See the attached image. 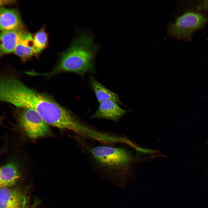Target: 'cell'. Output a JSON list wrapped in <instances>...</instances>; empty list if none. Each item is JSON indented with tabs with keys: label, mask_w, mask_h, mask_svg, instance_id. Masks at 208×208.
Masks as SVG:
<instances>
[{
	"label": "cell",
	"mask_w": 208,
	"mask_h": 208,
	"mask_svg": "<svg viewBox=\"0 0 208 208\" xmlns=\"http://www.w3.org/2000/svg\"><path fill=\"white\" fill-rule=\"evenodd\" d=\"M24 29L2 31L0 34V51L2 54L14 52L23 35Z\"/></svg>",
	"instance_id": "cell-10"
},
{
	"label": "cell",
	"mask_w": 208,
	"mask_h": 208,
	"mask_svg": "<svg viewBox=\"0 0 208 208\" xmlns=\"http://www.w3.org/2000/svg\"><path fill=\"white\" fill-rule=\"evenodd\" d=\"M14 53L24 60L37 54L34 44L33 37L30 33L26 32L23 35Z\"/></svg>",
	"instance_id": "cell-11"
},
{
	"label": "cell",
	"mask_w": 208,
	"mask_h": 208,
	"mask_svg": "<svg viewBox=\"0 0 208 208\" xmlns=\"http://www.w3.org/2000/svg\"><path fill=\"white\" fill-rule=\"evenodd\" d=\"M0 100L18 108L33 109L48 125L60 129L69 130L76 120L71 111L50 97L26 86L13 75L1 77Z\"/></svg>",
	"instance_id": "cell-1"
},
{
	"label": "cell",
	"mask_w": 208,
	"mask_h": 208,
	"mask_svg": "<svg viewBox=\"0 0 208 208\" xmlns=\"http://www.w3.org/2000/svg\"><path fill=\"white\" fill-rule=\"evenodd\" d=\"M38 203H37L35 202L34 203V204H33L31 208H35V207L37 205Z\"/></svg>",
	"instance_id": "cell-15"
},
{
	"label": "cell",
	"mask_w": 208,
	"mask_h": 208,
	"mask_svg": "<svg viewBox=\"0 0 208 208\" xmlns=\"http://www.w3.org/2000/svg\"><path fill=\"white\" fill-rule=\"evenodd\" d=\"M195 8L199 11H206L208 10V0L201 1L197 3Z\"/></svg>",
	"instance_id": "cell-14"
},
{
	"label": "cell",
	"mask_w": 208,
	"mask_h": 208,
	"mask_svg": "<svg viewBox=\"0 0 208 208\" xmlns=\"http://www.w3.org/2000/svg\"><path fill=\"white\" fill-rule=\"evenodd\" d=\"M27 196L18 188L0 187V208H27Z\"/></svg>",
	"instance_id": "cell-6"
},
{
	"label": "cell",
	"mask_w": 208,
	"mask_h": 208,
	"mask_svg": "<svg viewBox=\"0 0 208 208\" xmlns=\"http://www.w3.org/2000/svg\"><path fill=\"white\" fill-rule=\"evenodd\" d=\"M117 103L111 100H106L100 103L98 108L92 117L93 118L108 119L117 121L128 110L120 107Z\"/></svg>",
	"instance_id": "cell-7"
},
{
	"label": "cell",
	"mask_w": 208,
	"mask_h": 208,
	"mask_svg": "<svg viewBox=\"0 0 208 208\" xmlns=\"http://www.w3.org/2000/svg\"><path fill=\"white\" fill-rule=\"evenodd\" d=\"M91 86L98 102L111 100L118 104H122L118 94L109 90L93 78L90 79Z\"/></svg>",
	"instance_id": "cell-12"
},
{
	"label": "cell",
	"mask_w": 208,
	"mask_h": 208,
	"mask_svg": "<svg viewBox=\"0 0 208 208\" xmlns=\"http://www.w3.org/2000/svg\"><path fill=\"white\" fill-rule=\"evenodd\" d=\"M90 151L97 163L108 170L125 168L132 160L129 152L122 148L98 146L92 148Z\"/></svg>",
	"instance_id": "cell-4"
},
{
	"label": "cell",
	"mask_w": 208,
	"mask_h": 208,
	"mask_svg": "<svg viewBox=\"0 0 208 208\" xmlns=\"http://www.w3.org/2000/svg\"><path fill=\"white\" fill-rule=\"evenodd\" d=\"M207 23L208 16L195 11L187 12L168 24L167 35L176 39L191 41L194 33L203 29Z\"/></svg>",
	"instance_id": "cell-3"
},
{
	"label": "cell",
	"mask_w": 208,
	"mask_h": 208,
	"mask_svg": "<svg viewBox=\"0 0 208 208\" xmlns=\"http://www.w3.org/2000/svg\"><path fill=\"white\" fill-rule=\"evenodd\" d=\"M0 28L1 31L24 29L23 23L16 10L0 8Z\"/></svg>",
	"instance_id": "cell-8"
},
{
	"label": "cell",
	"mask_w": 208,
	"mask_h": 208,
	"mask_svg": "<svg viewBox=\"0 0 208 208\" xmlns=\"http://www.w3.org/2000/svg\"><path fill=\"white\" fill-rule=\"evenodd\" d=\"M207 142H208V140L207 141Z\"/></svg>",
	"instance_id": "cell-16"
},
{
	"label": "cell",
	"mask_w": 208,
	"mask_h": 208,
	"mask_svg": "<svg viewBox=\"0 0 208 208\" xmlns=\"http://www.w3.org/2000/svg\"><path fill=\"white\" fill-rule=\"evenodd\" d=\"M33 40L35 47L38 54L46 46L47 41V35L44 31H39L34 37Z\"/></svg>",
	"instance_id": "cell-13"
},
{
	"label": "cell",
	"mask_w": 208,
	"mask_h": 208,
	"mask_svg": "<svg viewBox=\"0 0 208 208\" xmlns=\"http://www.w3.org/2000/svg\"><path fill=\"white\" fill-rule=\"evenodd\" d=\"M99 46L94 41L92 34L78 32L72 40L69 48L63 52L58 64L51 71L36 73V75L49 76L59 73L69 72L81 76L94 71V61Z\"/></svg>",
	"instance_id": "cell-2"
},
{
	"label": "cell",
	"mask_w": 208,
	"mask_h": 208,
	"mask_svg": "<svg viewBox=\"0 0 208 208\" xmlns=\"http://www.w3.org/2000/svg\"><path fill=\"white\" fill-rule=\"evenodd\" d=\"M20 177L18 164L13 161L7 163L0 168V187H9L15 185Z\"/></svg>",
	"instance_id": "cell-9"
},
{
	"label": "cell",
	"mask_w": 208,
	"mask_h": 208,
	"mask_svg": "<svg viewBox=\"0 0 208 208\" xmlns=\"http://www.w3.org/2000/svg\"><path fill=\"white\" fill-rule=\"evenodd\" d=\"M16 114L17 122L27 136L35 139L48 135V125L34 110L27 108H18Z\"/></svg>",
	"instance_id": "cell-5"
}]
</instances>
